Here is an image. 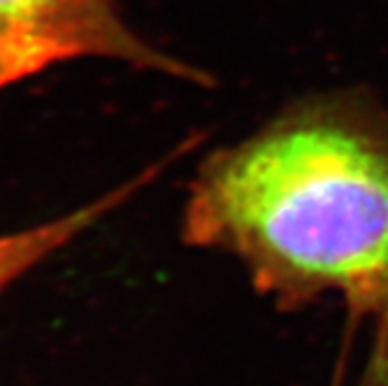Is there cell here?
Listing matches in <instances>:
<instances>
[{"instance_id":"6da1fadb","label":"cell","mask_w":388,"mask_h":386,"mask_svg":"<svg viewBox=\"0 0 388 386\" xmlns=\"http://www.w3.org/2000/svg\"><path fill=\"white\" fill-rule=\"evenodd\" d=\"M181 237L244 263L284 300L388 307V130L344 101L314 103L205 161Z\"/></svg>"},{"instance_id":"7a4b0ae2","label":"cell","mask_w":388,"mask_h":386,"mask_svg":"<svg viewBox=\"0 0 388 386\" xmlns=\"http://www.w3.org/2000/svg\"><path fill=\"white\" fill-rule=\"evenodd\" d=\"M79 59L200 79L139 38L114 0H0V89Z\"/></svg>"},{"instance_id":"3957f363","label":"cell","mask_w":388,"mask_h":386,"mask_svg":"<svg viewBox=\"0 0 388 386\" xmlns=\"http://www.w3.org/2000/svg\"><path fill=\"white\" fill-rule=\"evenodd\" d=\"M168 166V161H159L147 170L137 172L128 182L103 193L101 198L81 205L79 210L68 212L59 219L45 221V224L21 228V231L0 235V291L5 286L16 282L21 275H26L30 268L40 266L47 256H52L65 244L75 240L77 235L96 226L110 212L119 210L123 203H128L142 188H147Z\"/></svg>"},{"instance_id":"277c9868","label":"cell","mask_w":388,"mask_h":386,"mask_svg":"<svg viewBox=\"0 0 388 386\" xmlns=\"http://www.w3.org/2000/svg\"><path fill=\"white\" fill-rule=\"evenodd\" d=\"M375 340L356 386H388V307L375 317Z\"/></svg>"}]
</instances>
